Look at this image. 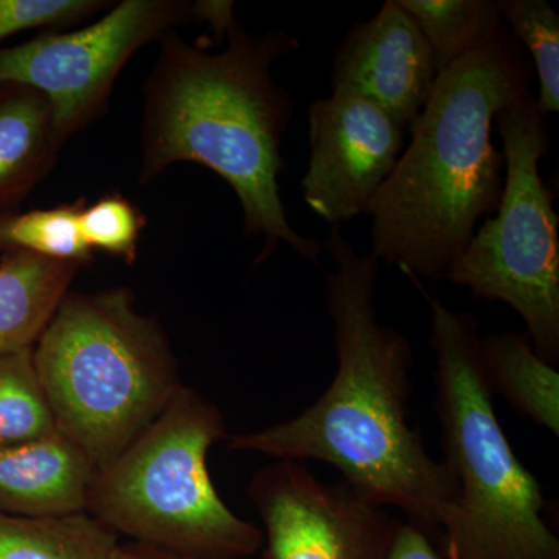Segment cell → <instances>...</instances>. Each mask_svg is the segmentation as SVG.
<instances>
[{"label":"cell","instance_id":"6da1fadb","mask_svg":"<svg viewBox=\"0 0 559 559\" xmlns=\"http://www.w3.org/2000/svg\"><path fill=\"white\" fill-rule=\"evenodd\" d=\"M323 248L336 264L325 275L337 353L333 382L296 417L235 433L227 447L275 460L329 463L362 498L400 510L404 521L439 538L459 488L411 426L414 349L403 333L378 319L380 261L359 253L340 227L331 229Z\"/></svg>","mask_w":559,"mask_h":559},{"label":"cell","instance_id":"7a4b0ae2","mask_svg":"<svg viewBox=\"0 0 559 559\" xmlns=\"http://www.w3.org/2000/svg\"><path fill=\"white\" fill-rule=\"evenodd\" d=\"M227 39L221 51L175 31L159 39L145 83L139 182H154L179 162L204 165L237 194L245 234L264 238L259 263L280 245L319 263L323 242L294 230L280 197L294 102L272 76V64L300 43L283 31L248 32L238 21Z\"/></svg>","mask_w":559,"mask_h":559},{"label":"cell","instance_id":"3957f363","mask_svg":"<svg viewBox=\"0 0 559 559\" xmlns=\"http://www.w3.org/2000/svg\"><path fill=\"white\" fill-rule=\"evenodd\" d=\"M530 94L527 55L502 21L437 73L411 142L367 210L371 255L404 275L443 282L502 198L506 164L492 140L496 119Z\"/></svg>","mask_w":559,"mask_h":559},{"label":"cell","instance_id":"277c9868","mask_svg":"<svg viewBox=\"0 0 559 559\" xmlns=\"http://www.w3.org/2000/svg\"><path fill=\"white\" fill-rule=\"evenodd\" d=\"M430 308L436 353V412L443 463L459 496L440 530L444 559H559V539L544 520L543 488L507 439L481 364L479 322L430 296L406 275Z\"/></svg>","mask_w":559,"mask_h":559},{"label":"cell","instance_id":"5b68a950","mask_svg":"<svg viewBox=\"0 0 559 559\" xmlns=\"http://www.w3.org/2000/svg\"><path fill=\"white\" fill-rule=\"evenodd\" d=\"M33 359L58 432L97 469L145 432L183 385L167 334L140 314L127 288L69 293Z\"/></svg>","mask_w":559,"mask_h":559},{"label":"cell","instance_id":"8992f818","mask_svg":"<svg viewBox=\"0 0 559 559\" xmlns=\"http://www.w3.org/2000/svg\"><path fill=\"white\" fill-rule=\"evenodd\" d=\"M227 439L218 406L186 388L92 480L86 513L135 544L198 559L259 554L263 532L221 499L210 448Z\"/></svg>","mask_w":559,"mask_h":559},{"label":"cell","instance_id":"52a82bcc","mask_svg":"<svg viewBox=\"0 0 559 559\" xmlns=\"http://www.w3.org/2000/svg\"><path fill=\"white\" fill-rule=\"evenodd\" d=\"M506 164L502 198L444 280L520 314L540 358L559 364V218L539 164L549 151L546 116L533 94L496 119Z\"/></svg>","mask_w":559,"mask_h":559},{"label":"cell","instance_id":"ba28073f","mask_svg":"<svg viewBox=\"0 0 559 559\" xmlns=\"http://www.w3.org/2000/svg\"><path fill=\"white\" fill-rule=\"evenodd\" d=\"M193 21V2L123 0L75 32L46 31L0 47V83L40 92L50 103L62 142L108 108L117 76L135 51Z\"/></svg>","mask_w":559,"mask_h":559},{"label":"cell","instance_id":"9c48e42d","mask_svg":"<svg viewBox=\"0 0 559 559\" xmlns=\"http://www.w3.org/2000/svg\"><path fill=\"white\" fill-rule=\"evenodd\" d=\"M248 495L264 525L260 559H388L401 522L345 481L325 484L290 460L260 469Z\"/></svg>","mask_w":559,"mask_h":559},{"label":"cell","instance_id":"30bf717a","mask_svg":"<svg viewBox=\"0 0 559 559\" xmlns=\"http://www.w3.org/2000/svg\"><path fill=\"white\" fill-rule=\"evenodd\" d=\"M308 121L304 200L319 218L340 227L367 213L399 164L407 131L377 103L352 92L312 103Z\"/></svg>","mask_w":559,"mask_h":559},{"label":"cell","instance_id":"8fae6325","mask_svg":"<svg viewBox=\"0 0 559 559\" xmlns=\"http://www.w3.org/2000/svg\"><path fill=\"white\" fill-rule=\"evenodd\" d=\"M432 50L414 17L388 0L369 21L349 28L336 50L330 83L377 103L409 134L436 84Z\"/></svg>","mask_w":559,"mask_h":559},{"label":"cell","instance_id":"7c38bea8","mask_svg":"<svg viewBox=\"0 0 559 559\" xmlns=\"http://www.w3.org/2000/svg\"><path fill=\"white\" fill-rule=\"evenodd\" d=\"M95 468L61 432L0 448V513L57 518L84 513Z\"/></svg>","mask_w":559,"mask_h":559},{"label":"cell","instance_id":"4fadbf2b","mask_svg":"<svg viewBox=\"0 0 559 559\" xmlns=\"http://www.w3.org/2000/svg\"><path fill=\"white\" fill-rule=\"evenodd\" d=\"M62 145L46 97L0 83V213L14 212L50 175Z\"/></svg>","mask_w":559,"mask_h":559},{"label":"cell","instance_id":"5bb4252c","mask_svg":"<svg viewBox=\"0 0 559 559\" xmlns=\"http://www.w3.org/2000/svg\"><path fill=\"white\" fill-rule=\"evenodd\" d=\"M81 267L25 250L0 253V355L35 347Z\"/></svg>","mask_w":559,"mask_h":559},{"label":"cell","instance_id":"9a60e30c","mask_svg":"<svg viewBox=\"0 0 559 559\" xmlns=\"http://www.w3.org/2000/svg\"><path fill=\"white\" fill-rule=\"evenodd\" d=\"M481 364L492 393L539 428L559 436V373L540 358L527 334L481 337Z\"/></svg>","mask_w":559,"mask_h":559},{"label":"cell","instance_id":"2e32d148","mask_svg":"<svg viewBox=\"0 0 559 559\" xmlns=\"http://www.w3.org/2000/svg\"><path fill=\"white\" fill-rule=\"evenodd\" d=\"M119 538L86 511L57 518L0 513V559H112Z\"/></svg>","mask_w":559,"mask_h":559},{"label":"cell","instance_id":"e0dca14e","mask_svg":"<svg viewBox=\"0 0 559 559\" xmlns=\"http://www.w3.org/2000/svg\"><path fill=\"white\" fill-rule=\"evenodd\" d=\"M428 40L437 73L473 50L500 21L492 0H399Z\"/></svg>","mask_w":559,"mask_h":559},{"label":"cell","instance_id":"ac0fdd59","mask_svg":"<svg viewBox=\"0 0 559 559\" xmlns=\"http://www.w3.org/2000/svg\"><path fill=\"white\" fill-rule=\"evenodd\" d=\"M33 348L0 355V448L17 447L58 432L36 373Z\"/></svg>","mask_w":559,"mask_h":559},{"label":"cell","instance_id":"d6986e66","mask_svg":"<svg viewBox=\"0 0 559 559\" xmlns=\"http://www.w3.org/2000/svg\"><path fill=\"white\" fill-rule=\"evenodd\" d=\"M84 204L86 200L81 198L51 209L0 213V253L25 250L81 266L90 264L95 252L80 231Z\"/></svg>","mask_w":559,"mask_h":559},{"label":"cell","instance_id":"ffe728a7","mask_svg":"<svg viewBox=\"0 0 559 559\" xmlns=\"http://www.w3.org/2000/svg\"><path fill=\"white\" fill-rule=\"evenodd\" d=\"M500 21L532 57L539 81L538 108L559 110V16L546 0H499Z\"/></svg>","mask_w":559,"mask_h":559},{"label":"cell","instance_id":"44dd1931","mask_svg":"<svg viewBox=\"0 0 559 559\" xmlns=\"http://www.w3.org/2000/svg\"><path fill=\"white\" fill-rule=\"evenodd\" d=\"M145 226V215L119 191L103 194L81 210V237L90 249L94 252L103 250L127 264L138 259L139 241Z\"/></svg>","mask_w":559,"mask_h":559},{"label":"cell","instance_id":"7402d4cb","mask_svg":"<svg viewBox=\"0 0 559 559\" xmlns=\"http://www.w3.org/2000/svg\"><path fill=\"white\" fill-rule=\"evenodd\" d=\"M112 5L106 0H0V44L22 32L80 24Z\"/></svg>","mask_w":559,"mask_h":559},{"label":"cell","instance_id":"603a6c76","mask_svg":"<svg viewBox=\"0 0 559 559\" xmlns=\"http://www.w3.org/2000/svg\"><path fill=\"white\" fill-rule=\"evenodd\" d=\"M388 559H444L428 533L409 522L401 521Z\"/></svg>","mask_w":559,"mask_h":559},{"label":"cell","instance_id":"cb8c5ba5","mask_svg":"<svg viewBox=\"0 0 559 559\" xmlns=\"http://www.w3.org/2000/svg\"><path fill=\"white\" fill-rule=\"evenodd\" d=\"M234 5V2H221V0L193 2V20L209 24L215 32L216 39L221 40L237 24Z\"/></svg>","mask_w":559,"mask_h":559},{"label":"cell","instance_id":"d4e9b609","mask_svg":"<svg viewBox=\"0 0 559 559\" xmlns=\"http://www.w3.org/2000/svg\"><path fill=\"white\" fill-rule=\"evenodd\" d=\"M112 559H198L182 557V555L170 554V551L153 549V547L142 546V544H119L114 551Z\"/></svg>","mask_w":559,"mask_h":559}]
</instances>
